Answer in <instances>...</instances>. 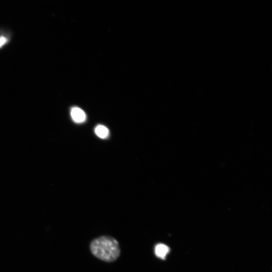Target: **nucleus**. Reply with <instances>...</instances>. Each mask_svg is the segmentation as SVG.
Instances as JSON below:
<instances>
[{
	"mask_svg": "<svg viewBox=\"0 0 272 272\" xmlns=\"http://www.w3.org/2000/svg\"><path fill=\"white\" fill-rule=\"evenodd\" d=\"M93 255L105 262L115 261L120 256L121 249L118 241L110 236H102L90 244Z\"/></svg>",
	"mask_w": 272,
	"mask_h": 272,
	"instance_id": "f257e3e1",
	"label": "nucleus"
},
{
	"mask_svg": "<svg viewBox=\"0 0 272 272\" xmlns=\"http://www.w3.org/2000/svg\"><path fill=\"white\" fill-rule=\"evenodd\" d=\"M71 116L73 120L77 123H83L86 119L85 112L77 107H73L71 109Z\"/></svg>",
	"mask_w": 272,
	"mask_h": 272,
	"instance_id": "f03ea898",
	"label": "nucleus"
},
{
	"mask_svg": "<svg viewBox=\"0 0 272 272\" xmlns=\"http://www.w3.org/2000/svg\"><path fill=\"white\" fill-rule=\"evenodd\" d=\"M169 247L162 244L157 245L155 248V253L156 256L160 259H165L169 252Z\"/></svg>",
	"mask_w": 272,
	"mask_h": 272,
	"instance_id": "7ed1b4c3",
	"label": "nucleus"
},
{
	"mask_svg": "<svg viewBox=\"0 0 272 272\" xmlns=\"http://www.w3.org/2000/svg\"><path fill=\"white\" fill-rule=\"evenodd\" d=\"M96 135L102 139L106 138L109 134V131L106 126L102 125H99L95 129Z\"/></svg>",
	"mask_w": 272,
	"mask_h": 272,
	"instance_id": "20e7f679",
	"label": "nucleus"
},
{
	"mask_svg": "<svg viewBox=\"0 0 272 272\" xmlns=\"http://www.w3.org/2000/svg\"><path fill=\"white\" fill-rule=\"evenodd\" d=\"M8 42V39L4 37V36H1L0 37V48H2Z\"/></svg>",
	"mask_w": 272,
	"mask_h": 272,
	"instance_id": "39448f33",
	"label": "nucleus"
}]
</instances>
